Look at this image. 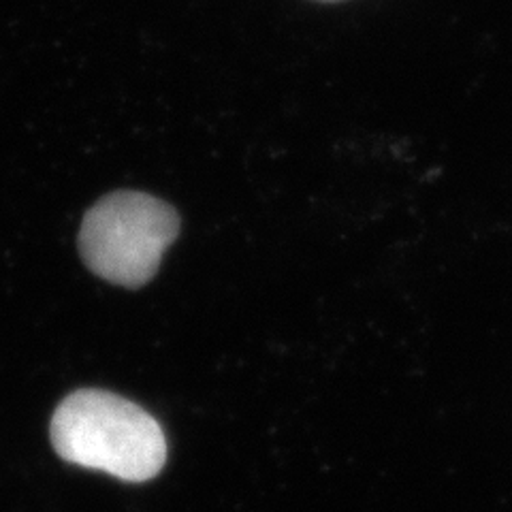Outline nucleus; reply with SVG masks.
Listing matches in <instances>:
<instances>
[{
    "mask_svg": "<svg viewBox=\"0 0 512 512\" xmlns=\"http://www.w3.org/2000/svg\"><path fill=\"white\" fill-rule=\"evenodd\" d=\"M50 436L64 461L131 483L154 478L167 459L160 425L143 408L107 391L69 395L54 412Z\"/></svg>",
    "mask_w": 512,
    "mask_h": 512,
    "instance_id": "f257e3e1",
    "label": "nucleus"
},
{
    "mask_svg": "<svg viewBox=\"0 0 512 512\" xmlns=\"http://www.w3.org/2000/svg\"><path fill=\"white\" fill-rule=\"evenodd\" d=\"M178 233V212L165 201L143 192H114L84 216L79 254L94 276L137 288L156 276Z\"/></svg>",
    "mask_w": 512,
    "mask_h": 512,
    "instance_id": "f03ea898",
    "label": "nucleus"
}]
</instances>
